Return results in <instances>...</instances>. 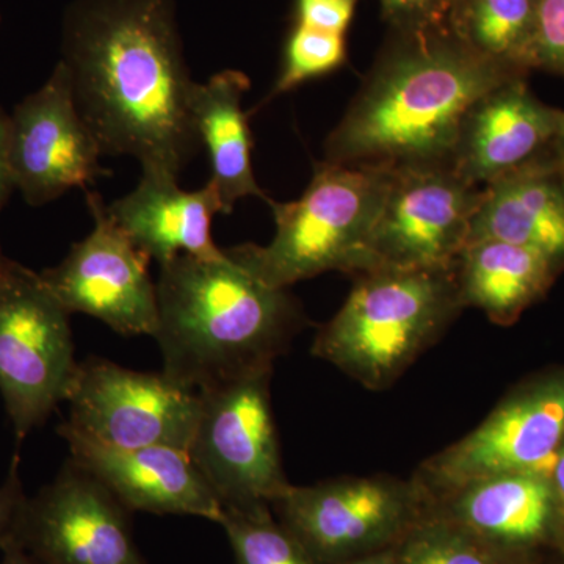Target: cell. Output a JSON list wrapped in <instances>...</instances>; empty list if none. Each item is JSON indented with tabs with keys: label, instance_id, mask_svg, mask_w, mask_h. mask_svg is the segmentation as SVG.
<instances>
[{
	"label": "cell",
	"instance_id": "cell-7",
	"mask_svg": "<svg viewBox=\"0 0 564 564\" xmlns=\"http://www.w3.org/2000/svg\"><path fill=\"white\" fill-rule=\"evenodd\" d=\"M272 375L273 369L256 370L198 392L188 455L223 510L272 507L291 486L270 399Z\"/></svg>",
	"mask_w": 564,
	"mask_h": 564
},
{
	"label": "cell",
	"instance_id": "cell-16",
	"mask_svg": "<svg viewBox=\"0 0 564 564\" xmlns=\"http://www.w3.org/2000/svg\"><path fill=\"white\" fill-rule=\"evenodd\" d=\"M527 77L502 82L467 110L452 161V170L464 181L486 187L536 163L555 161L563 110L540 101Z\"/></svg>",
	"mask_w": 564,
	"mask_h": 564
},
{
	"label": "cell",
	"instance_id": "cell-20",
	"mask_svg": "<svg viewBox=\"0 0 564 564\" xmlns=\"http://www.w3.org/2000/svg\"><path fill=\"white\" fill-rule=\"evenodd\" d=\"M251 82L242 70L226 69L206 84H193L188 106L202 147L210 163V184L220 198L223 214L247 196L272 199L262 192L252 170V133L243 110Z\"/></svg>",
	"mask_w": 564,
	"mask_h": 564
},
{
	"label": "cell",
	"instance_id": "cell-28",
	"mask_svg": "<svg viewBox=\"0 0 564 564\" xmlns=\"http://www.w3.org/2000/svg\"><path fill=\"white\" fill-rule=\"evenodd\" d=\"M361 0H295V22L315 31L345 35Z\"/></svg>",
	"mask_w": 564,
	"mask_h": 564
},
{
	"label": "cell",
	"instance_id": "cell-8",
	"mask_svg": "<svg viewBox=\"0 0 564 564\" xmlns=\"http://www.w3.org/2000/svg\"><path fill=\"white\" fill-rule=\"evenodd\" d=\"M429 503L415 477L375 475L291 485L272 510L315 563L339 564L402 543Z\"/></svg>",
	"mask_w": 564,
	"mask_h": 564
},
{
	"label": "cell",
	"instance_id": "cell-2",
	"mask_svg": "<svg viewBox=\"0 0 564 564\" xmlns=\"http://www.w3.org/2000/svg\"><path fill=\"white\" fill-rule=\"evenodd\" d=\"M516 76L529 74L481 57L448 24L391 32L326 139L325 162L386 172L452 169L467 110Z\"/></svg>",
	"mask_w": 564,
	"mask_h": 564
},
{
	"label": "cell",
	"instance_id": "cell-14",
	"mask_svg": "<svg viewBox=\"0 0 564 564\" xmlns=\"http://www.w3.org/2000/svg\"><path fill=\"white\" fill-rule=\"evenodd\" d=\"M7 155L14 188L31 206L54 202L107 174L99 163L101 148L77 110L62 62L9 115Z\"/></svg>",
	"mask_w": 564,
	"mask_h": 564
},
{
	"label": "cell",
	"instance_id": "cell-3",
	"mask_svg": "<svg viewBox=\"0 0 564 564\" xmlns=\"http://www.w3.org/2000/svg\"><path fill=\"white\" fill-rule=\"evenodd\" d=\"M154 339L163 373L203 392L273 369L306 318L288 289L248 272L223 250L214 259L177 256L159 274Z\"/></svg>",
	"mask_w": 564,
	"mask_h": 564
},
{
	"label": "cell",
	"instance_id": "cell-30",
	"mask_svg": "<svg viewBox=\"0 0 564 564\" xmlns=\"http://www.w3.org/2000/svg\"><path fill=\"white\" fill-rule=\"evenodd\" d=\"M7 135H9V115L0 107V209L3 204L9 199L11 191H13V180H11L9 155H7ZM7 256H3L0 250V265L6 261Z\"/></svg>",
	"mask_w": 564,
	"mask_h": 564
},
{
	"label": "cell",
	"instance_id": "cell-11",
	"mask_svg": "<svg viewBox=\"0 0 564 564\" xmlns=\"http://www.w3.org/2000/svg\"><path fill=\"white\" fill-rule=\"evenodd\" d=\"M131 511L68 459L57 477L25 497L6 540L44 564H148Z\"/></svg>",
	"mask_w": 564,
	"mask_h": 564
},
{
	"label": "cell",
	"instance_id": "cell-21",
	"mask_svg": "<svg viewBox=\"0 0 564 564\" xmlns=\"http://www.w3.org/2000/svg\"><path fill=\"white\" fill-rule=\"evenodd\" d=\"M454 270L463 306L477 307L502 326L540 302L560 274L544 256L496 239L467 243Z\"/></svg>",
	"mask_w": 564,
	"mask_h": 564
},
{
	"label": "cell",
	"instance_id": "cell-26",
	"mask_svg": "<svg viewBox=\"0 0 564 564\" xmlns=\"http://www.w3.org/2000/svg\"><path fill=\"white\" fill-rule=\"evenodd\" d=\"M529 69L564 77V0H538Z\"/></svg>",
	"mask_w": 564,
	"mask_h": 564
},
{
	"label": "cell",
	"instance_id": "cell-15",
	"mask_svg": "<svg viewBox=\"0 0 564 564\" xmlns=\"http://www.w3.org/2000/svg\"><path fill=\"white\" fill-rule=\"evenodd\" d=\"M429 499V514L516 562L543 564L564 552V518L549 475H488Z\"/></svg>",
	"mask_w": 564,
	"mask_h": 564
},
{
	"label": "cell",
	"instance_id": "cell-25",
	"mask_svg": "<svg viewBox=\"0 0 564 564\" xmlns=\"http://www.w3.org/2000/svg\"><path fill=\"white\" fill-rule=\"evenodd\" d=\"M345 61V35L315 31L295 22L285 40L280 77L272 96L292 91L304 82L326 76L340 68Z\"/></svg>",
	"mask_w": 564,
	"mask_h": 564
},
{
	"label": "cell",
	"instance_id": "cell-17",
	"mask_svg": "<svg viewBox=\"0 0 564 564\" xmlns=\"http://www.w3.org/2000/svg\"><path fill=\"white\" fill-rule=\"evenodd\" d=\"M58 434L68 444L70 462L106 486L131 513L195 516L220 524V500L188 452L163 445L109 447L65 422L58 426Z\"/></svg>",
	"mask_w": 564,
	"mask_h": 564
},
{
	"label": "cell",
	"instance_id": "cell-32",
	"mask_svg": "<svg viewBox=\"0 0 564 564\" xmlns=\"http://www.w3.org/2000/svg\"><path fill=\"white\" fill-rule=\"evenodd\" d=\"M0 551H2L3 555L2 563L0 564H44L20 547V545L11 543V541H2L0 543Z\"/></svg>",
	"mask_w": 564,
	"mask_h": 564
},
{
	"label": "cell",
	"instance_id": "cell-13",
	"mask_svg": "<svg viewBox=\"0 0 564 564\" xmlns=\"http://www.w3.org/2000/svg\"><path fill=\"white\" fill-rule=\"evenodd\" d=\"M484 187L451 169L392 172L372 239L373 269H448L469 240Z\"/></svg>",
	"mask_w": 564,
	"mask_h": 564
},
{
	"label": "cell",
	"instance_id": "cell-18",
	"mask_svg": "<svg viewBox=\"0 0 564 564\" xmlns=\"http://www.w3.org/2000/svg\"><path fill=\"white\" fill-rule=\"evenodd\" d=\"M107 207L135 247L159 265L177 256L223 254L212 237V220L223 210L210 182L202 191L185 192L172 177L143 174L135 191Z\"/></svg>",
	"mask_w": 564,
	"mask_h": 564
},
{
	"label": "cell",
	"instance_id": "cell-4",
	"mask_svg": "<svg viewBox=\"0 0 564 564\" xmlns=\"http://www.w3.org/2000/svg\"><path fill=\"white\" fill-rule=\"evenodd\" d=\"M463 310L454 265L370 270L356 276L339 313L318 332L313 355L383 391Z\"/></svg>",
	"mask_w": 564,
	"mask_h": 564
},
{
	"label": "cell",
	"instance_id": "cell-31",
	"mask_svg": "<svg viewBox=\"0 0 564 564\" xmlns=\"http://www.w3.org/2000/svg\"><path fill=\"white\" fill-rule=\"evenodd\" d=\"M551 481L552 486H554L556 500H558L564 518V437L562 444H560L558 451H556L554 466H552Z\"/></svg>",
	"mask_w": 564,
	"mask_h": 564
},
{
	"label": "cell",
	"instance_id": "cell-19",
	"mask_svg": "<svg viewBox=\"0 0 564 564\" xmlns=\"http://www.w3.org/2000/svg\"><path fill=\"white\" fill-rule=\"evenodd\" d=\"M496 239L544 256L564 270V166L545 161L486 185L469 240Z\"/></svg>",
	"mask_w": 564,
	"mask_h": 564
},
{
	"label": "cell",
	"instance_id": "cell-27",
	"mask_svg": "<svg viewBox=\"0 0 564 564\" xmlns=\"http://www.w3.org/2000/svg\"><path fill=\"white\" fill-rule=\"evenodd\" d=\"M455 0H380L381 14L393 33H419L443 28Z\"/></svg>",
	"mask_w": 564,
	"mask_h": 564
},
{
	"label": "cell",
	"instance_id": "cell-24",
	"mask_svg": "<svg viewBox=\"0 0 564 564\" xmlns=\"http://www.w3.org/2000/svg\"><path fill=\"white\" fill-rule=\"evenodd\" d=\"M399 564H522L481 543L462 527L426 514L399 544Z\"/></svg>",
	"mask_w": 564,
	"mask_h": 564
},
{
	"label": "cell",
	"instance_id": "cell-9",
	"mask_svg": "<svg viewBox=\"0 0 564 564\" xmlns=\"http://www.w3.org/2000/svg\"><path fill=\"white\" fill-rule=\"evenodd\" d=\"M69 429L118 448L188 452L199 393L163 372H137L101 358L77 364L66 400Z\"/></svg>",
	"mask_w": 564,
	"mask_h": 564
},
{
	"label": "cell",
	"instance_id": "cell-5",
	"mask_svg": "<svg viewBox=\"0 0 564 564\" xmlns=\"http://www.w3.org/2000/svg\"><path fill=\"white\" fill-rule=\"evenodd\" d=\"M392 172L323 161L296 202H270L276 223L265 247L225 250L265 284L289 289L325 272L373 269L372 239Z\"/></svg>",
	"mask_w": 564,
	"mask_h": 564
},
{
	"label": "cell",
	"instance_id": "cell-36",
	"mask_svg": "<svg viewBox=\"0 0 564 564\" xmlns=\"http://www.w3.org/2000/svg\"><path fill=\"white\" fill-rule=\"evenodd\" d=\"M564 166V165H563Z\"/></svg>",
	"mask_w": 564,
	"mask_h": 564
},
{
	"label": "cell",
	"instance_id": "cell-12",
	"mask_svg": "<svg viewBox=\"0 0 564 564\" xmlns=\"http://www.w3.org/2000/svg\"><path fill=\"white\" fill-rule=\"evenodd\" d=\"M87 204L95 228L41 280L69 314L91 315L126 336H154L159 303L150 256L122 231L101 195L87 193Z\"/></svg>",
	"mask_w": 564,
	"mask_h": 564
},
{
	"label": "cell",
	"instance_id": "cell-23",
	"mask_svg": "<svg viewBox=\"0 0 564 564\" xmlns=\"http://www.w3.org/2000/svg\"><path fill=\"white\" fill-rule=\"evenodd\" d=\"M220 525L236 564H317L273 516L272 507L223 510Z\"/></svg>",
	"mask_w": 564,
	"mask_h": 564
},
{
	"label": "cell",
	"instance_id": "cell-1",
	"mask_svg": "<svg viewBox=\"0 0 564 564\" xmlns=\"http://www.w3.org/2000/svg\"><path fill=\"white\" fill-rule=\"evenodd\" d=\"M61 62L102 155H131L143 174L180 181L202 141L176 2L73 0Z\"/></svg>",
	"mask_w": 564,
	"mask_h": 564
},
{
	"label": "cell",
	"instance_id": "cell-34",
	"mask_svg": "<svg viewBox=\"0 0 564 564\" xmlns=\"http://www.w3.org/2000/svg\"><path fill=\"white\" fill-rule=\"evenodd\" d=\"M554 158L560 165H564V110L562 115V121H560L558 133H556L554 144Z\"/></svg>",
	"mask_w": 564,
	"mask_h": 564
},
{
	"label": "cell",
	"instance_id": "cell-35",
	"mask_svg": "<svg viewBox=\"0 0 564 564\" xmlns=\"http://www.w3.org/2000/svg\"><path fill=\"white\" fill-rule=\"evenodd\" d=\"M543 564H564V552H562V554L551 556V558L545 560Z\"/></svg>",
	"mask_w": 564,
	"mask_h": 564
},
{
	"label": "cell",
	"instance_id": "cell-10",
	"mask_svg": "<svg viewBox=\"0 0 564 564\" xmlns=\"http://www.w3.org/2000/svg\"><path fill=\"white\" fill-rule=\"evenodd\" d=\"M563 437L564 369H558L516 389L477 429L423 464L415 480L433 496L488 475L551 477Z\"/></svg>",
	"mask_w": 564,
	"mask_h": 564
},
{
	"label": "cell",
	"instance_id": "cell-6",
	"mask_svg": "<svg viewBox=\"0 0 564 564\" xmlns=\"http://www.w3.org/2000/svg\"><path fill=\"white\" fill-rule=\"evenodd\" d=\"M69 313L40 273L0 265V393L21 444L65 402L77 369Z\"/></svg>",
	"mask_w": 564,
	"mask_h": 564
},
{
	"label": "cell",
	"instance_id": "cell-33",
	"mask_svg": "<svg viewBox=\"0 0 564 564\" xmlns=\"http://www.w3.org/2000/svg\"><path fill=\"white\" fill-rule=\"evenodd\" d=\"M339 564H399V544Z\"/></svg>",
	"mask_w": 564,
	"mask_h": 564
},
{
	"label": "cell",
	"instance_id": "cell-29",
	"mask_svg": "<svg viewBox=\"0 0 564 564\" xmlns=\"http://www.w3.org/2000/svg\"><path fill=\"white\" fill-rule=\"evenodd\" d=\"M25 497H28V494L24 492V486H22L20 456L17 455L11 462L6 481L0 485V543L10 533Z\"/></svg>",
	"mask_w": 564,
	"mask_h": 564
},
{
	"label": "cell",
	"instance_id": "cell-22",
	"mask_svg": "<svg viewBox=\"0 0 564 564\" xmlns=\"http://www.w3.org/2000/svg\"><path fill=\"white\" fill-rule=\"evenodd\" d=\"M538 0H455L448 28L470 50L505 68L530 74Z\"/></svg>",
	"mask_w": 564,
	"mask_h": 564
}]
</instances>
